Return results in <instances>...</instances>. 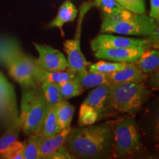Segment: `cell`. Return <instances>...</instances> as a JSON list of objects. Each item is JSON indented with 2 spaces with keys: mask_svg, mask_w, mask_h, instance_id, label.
Returning a JSON list of instances; mask_svg holds the SVG:
<instances>
[{
  "mask_svg": "<svg viewBox=\"0 0 159 159\" xmlns=\"http://www.w3.org/2000/svg\"><path fill=\"white\" fill-rule=\"evenodd\" d=\"M114 122L71 128L65 145L76 158H99L114 156Z\"/></svg>",
  "mask_w": 159,
  "mask_h": 159,
  "instance_id": "6da1fadb",
  "label": "cell"
},
{
  "mask_svg": "<svg viewBox=\"0 0 159 159\" xmlns=\"http://www.w3.org/2000/svg\"><path fill=\"white\" fill-rule=\"evenodd\" d=\"M35 63V58L26 54L16 39L0 37V65L7 68L11 77L22 88L38 85L33 75Z\"/></svg>",
  "mask_w": 159,
  "mask_h": 159,
  "instance_id": "7a4b0ae2",
  "label": "cell"
},
{
  "mask_svg": "<svg viewBox=\"0 0 159 159\" xmlns=\"http://www.w3.org/2000/svg\"><path fill=\"white\" fill-rule=\"evenodd\" d=\"M48 110L47 100L39 85L22 88L19 117L25 136L41 132Z\"/></svg>",
  "mask_w": 159,
  "mask_h": 159,
  "instance_id": "3957f363",
  "label": "cell"
},
{
  "mask_svg": "<svg viewBox=\"0 0 159 159\" xmlns=\"http://www.w3.org/2000/svg\"><path fill=\"white\" fill-rule=\"evenodd\" d=\"M150 96L144 82L125 83L112 85L108 105L111 112L136 115Z\"/></svg>",
  "mask_w": 159,
  "mask_h": 159,
  "instance_id": "277c9868",
  "label": "cell"
},
{
  "mask_svg": "<svg viewBox=\"0 0 159 159\" xmlns=\"http://www.w3.org/2000/svg\"><path fill=\"white\" fill-rule=\"evenodd\" d=\"M113 147L116 158H129L140 151L141 135L133 116L119 117L114 122Z\"/></svg>",
  "mask_w": 159,
  "mask_h": 159,
  "instance_id": "5b68a950",
  "label": "cell"
},
{
  "mask_svg": "<svg viewBox=\"0 0 159 159\" xmlns=\"http://www.w3.org/2000/svg\"><path fill=\"white\" fill-rule=\"evenodd\" d=\"M156 21L145 14L134 13L130 18L114 24L102 23L100 33L147 36L157 27Z\"/></svg>",
  "mask_w": 159,
  "mask_h": 159,
  "instance_id": "8992f818",
  "label": "cell"
},
{
  "mask_svg": "<svg viewBox=\"0 0 159 159\" xmlns=\"http://www.w3.org/2000/svg\"><path fill=\"white\" fill-rule=\"evenodd\" d=\"M19 116L14 88L0 71V122L6 128Z\"/></svg>",
  "mask_w": 159,
  "mask_h": 159,
  "instance_id": "52a82bcc",
  "label": "cell"
},
{
  "mask_svg": "<svg viewBox=\"0 0 159 159\" xmlns=\"http://www.w3.org/2000/svg\"><path fill=\"white\" fill-rule=\"evenodd\" d=\"M84 12L80 11V18L79 19V26L75 38L71 40H66L63 43V48L66 54L67 55V70L71 71L73 74L82 72L88 70L90 66L89 62L83 54L80 48V25L82 23Z\"/></svg>",
  "mask_w": 159,
  "mask_h": 159,
  "instance_id": "ba28073f",
  "label": "cell"
},
{
  "mask_svg": "<svg viewBox=\"0 0 159 159\" xmlns=\"http://www.w3.org/2000/svg\"><path fill=\"white\" fill-rule=\"evenodd\" d=\"M124 47H146L152 48V43L146 38L116 36L110 33H100L91 41V48L94 52L99 49L124 48Z\"/></svg>",
  "mask_w": 159,
  "mask_h": 159,
  "instance_id": "9c48e42d",
  "label": "cell"
},
{
  "mask_svg": "<svg viewBox=\"0 0 159 159\" xmlns=\"http://www.w3.org/2000/svg\"><path fill=\"white\" fill-rule=\"evenodd\" d=\"M39 53V58H35L40 67L49 71H60L67 69V60L65 55L58 49L47 44L33 43Z\"/></svg>",
  "mask_w": 159,
  "mask_h": 159,
  "instance_id": "30bf717a",
  "label": "cell"
},
{
  "mask_svg": "<svg viewBox=\"0 0 159 159\" xmlns=\"http://www.w3.org/2000/svg\"><path fill=\"white\" fill-rule=\"evenodd\" d=\"M146 47H124L99 49L94 52L95 57L99 59H106L111 61L119 63H133L136 62L142 55Z\"/></svg>",
  "mask_w": 159,
  "mask_h": 159,
  "instance_id": "8fae6325",
  "label": "cell"
},
{
  "mask_svg": "<svg viewBox=\"0 0 159 159\" xmlns=\"http://www.w3.org/2000/svg\"><path fill=\"white\" fill-rule=\"evenodd\" d=\"M111 85H101L95 87L94 90L89 93L86 99L83 101L85 104L90 105L97 111L99 120L110 116L111 114L108 105Z\"/></svg>",
  "mask_w": 159,
  "mask_h": 159,
  "instance_id": "7c38bea8",
  "label": "cell"
},
{
  "mask_svg": "<svg viewBox=\"0 0 159 159\" xmlns=\"http://www.w3.org/2000/svg\"><path fill=\"white\" fill-rule=\"evenodd\" d=\"M110 85L125 83H141L148 78L147 74L143 73L134 63H128L127 66L121 70L107 75Z\"/></svg>",
  "mask_w": 159,
  "mask_h": 159,
  "instance_id": "4fadbf2b",
  "label": "cell"
},
{
  "mask_svg": "<svg viewBox=\"0 0 159 159\" xmlns=\"http://www.w3.org/2000/svg\"><path fill=\"white\" fill-rule=\"evenodd\" d=\"M36 62V61H35ZM33 79L38 85L43 82H51L57 84L64 83L66 81L74 80L75 74H73L69 70L60 71H49L40 67L37 63L33 70Z\"/></svg>",
  "mask_w": 159,
  "mask_h": 159,
  "instance_id": "5bb4252c",
  "label": "cell"
},
{
  "mask_svg": "<svg viewBox=\"0 0 159 159\" xmlns=\"http://www.w3.org/2000/svg\"><path fill=\"white\" fill-rule=\"evenodd\" d=\"M71 127L63 129L57 134L43 139L40 148L39 159H49L52 154L57 148L65 144Z\"/></svg>",
  "mask_w": 159,
  "mask_h": 159,
  "instance_id": "9a60e30c",
  "label": "cell"
},
{
  "mask_svg": "<svg viewBox=\"0 0 159 159\" xmlns=\"http://www.w3.org/2000/svg\"><path fill=\"white\" fill-rule=\"evenodd\" d=\"M77 15V9L75 5L69 0H66L59 7L57 14L51 21L50 27H57L62 29L66 23L74 21Z\"/></svg>",
  "mask_w": 159,
  "mask_h": 159,
  "instance_id": "2e32d148",
  "label": "cell"
},
{
  "mask_svg": "<svg viewBox=\"0 0 159 159\" xmlns=\"http://www.w3.org/2000/svg\"><path fill=\"white\" fill-rule=\"evenodd\" d=\"M134 63L144 74L153 72L158 68V49L153 48L146 49L142 55L139 57L138 61Z\"/></svg>",
  "mask_w": 159,
  "mask_h": 159,
  "instance_id": "e0dca14e",
  "label": "cell"
},
{
  "mask_svg": "<svg viewBox=\"0 0 159 159\" xmlns=\"http://www.w3.org/2000/svg\"><path fill=\"white\" fill-rule=\"evenodd\" d=\"M57 120L61 130L71 127V122L74 116L75 108L67 99H61L54 106Z\"/></svg>",
  "mask_w": 159,
  "mask_h": 159,
  "instance_id": "ac0fdd59",
  "label": "cell"
},
{
  "mask_svg": "<svg viewBox=\"0 0 159 159\" xmlns=\"http://www.w3.org/2000/svg\"><path fill=\"white\" fill-rule=\"evenodd\" d=\"M75 80L84 89L95 88L101 85H110L107 75L91 72L88 70L75 74Z\"/></svg>",
  "mask_w": 159,
  "mask_h": 159,
  "instance_id": "d6986e66",
  "label": "cell"
},
{
  "mask_svg": "<svg viewBox=\"0 0 159 159\" xmlns=\"http://www.w3.org/2000/svg\"><path fill=\"white\" fill-rule=\"evenodd\" d=\"M21 130V123L19 117L6 127L5 131L0 136V157L10 146L18 140Z\"/></svg>",
  "mask_w": 159,
  "mask_h": 159,
  "instance_id": "ffe728a7",
  "label": "cell"
},
{
  "mask_svg": "<svg viewBox=\"0 0 159 159\" xmlns=\"http://www.w3.org/2000/svg\"><path fill=\"white\" fill-rule=\"evenodd\" d=\"M60 131H61V130L60 129L58 122H57L54 106L51 107L48 110L42 129L39 134L43 139H45L54 136Z\"/></svg>",
  "mask_w": 159,
  "mask_h": 159,
  "instance_id": "44dd1931",
  "label": "cell"
},
{
  "mask_svg": "<svg viewBox=\"0 0 159 159\" xmlns=\"http://www.w3.org/2000/svg\"><path fill=\"white\" fill-rule=\"evenodd\" d=\"M43 139L39 134L29 136L24 141V159H39L40 148Z\"/></svg>",
  "mask_w": 159,
  "mask_h": 159,
  "instance_id": "7402d4cb",
  "label": "cell"
},
{
  "mask_svg": "<svg viewBox=\"0 0 159 159\" xmlns=\"http://www.w3.org/2000/svg\"><path fill=\"white\" fill-rule=\"evenodd\" d=\"M44 95L49 109L55 106L62 99L60 93L59 85L55 83L43 82L39 85Z\"/></svg>",
  "mask_w": 159,
  "mask_h": 159,
  "instance_id": "603a6c76",
  "label": "cell"
},
{
  "mask_svg": "<svg viewBox=\"0 0 159 159\" xmlns=\"http://www.w3.org/2000/svg\"><path fill=\"white\" fill-rule=\"evenodd\" d=\"M128 63L119 62H107V61H99L94 64H90L89 66V71L100 73L103 75H109L114 71L121 70L128 66Z\"/></svg>",
  "mask_w": 159,
  "mask_h": 159,
  "instance_id": "cb8c5ba5",
  "label": "cell"
},
{
  "mask_svg": "<svg viewBox=\"0 0 159 159\" xmlns=\"http://www.w3.org/2000/svg\"><path fill=\"white\" fill-rule=\"evenodd\" d=\"M99 120L98 114L90 105L83 102L79 111V127L89 126L94 125Z\"/></svg>",
  "mask_w": 159,
  "mask_h": 159,
  "instance_id": "d4e9b609",
  "label": "cell"
},
{
  "mask_svg": "<svg viewBox=\"0 0 159 159\" xmlns=\"http://www.w3.org/2000/svg\"><path fill=\"white\" fill-rule=\"evenodd\" d=\"M59 85L60 93L63 99H67L80 95L85 89L75 80H70Z\"/></svg>",
  "mask_w": 159,
  "mask_h": 159,
  "instance_id": "484cf974",
  "label": "cell"
},
{
  "mask_svg": "<svg viewBox=\"0 0 159 159\" xmlns=\"http://www.w3.org/2000/svg\"><path fill=\"white\" fill-rule=\"evenodd\" d=\"M91 5L100 10L102 18L124 9L116 0H93Z\"/></svg>",
  "mask_w": 159,
  "mask_h": 159,
  "instance_id": "4316f807",
  "label": "cell"
},
{
  "mask_svg": "<svg viewBox=\"0 0 159 159\" xmlns=\"http://www.w3.org/2000/svg\"><path fill=\"white\" fill-rule=\"evenodd\" d=\"M119 5L125 9L136 13V14H144L145 0H116Z\"/></svg>",
  "mask_w": 159,
  "mask_h": 159,
  "instance_id": "83f0119b",
  "label": "cell"
},
{
  "mask_svg": "<svg viewBox=\"0 0 159 159\" xmlns=\"http://www.w3.org/2000/svg\"><path fill=\"white\" fill-rule=\"evenodd\" d=\"M5 159H24V142L17 140L0 157Z\"/></svg>",
  "mask_w": 159,
  "mask_h": 159,
  "instance_id": "f1b7e54d",
  "label": "cell"
},
{
  "mask_svg": "<svg viewBox=\"0 0 159 159\" xmlns=\"http://www.w3.org/2000/svg\"><path fill=\"white\" fill-rule=\"evenodd\" d=\"M77 158L74 155H72L69 152L68 149L66 147L65 144H63L60 148L52 154L49 159H73Z\"/></svg>",
  "mask_w": 159,
  "mask_h": 159,
  "instance_id": "f546056e",
  "label": "cell"
},
{
  "mask_svg": "<svg viewBox=\"0 0 159 159\" xmlns=\"http://www.w3.org/2000/svg\"><path fill=\"white\" fill-rule=\"evenodd\" d=\"M149 16L155 21L159 20V0H150V11Z\"/></svg>",
  "mask_w": 159,
  "mask_h": 159,
  "instance_id": "4dcf8cb0",
  "label": "cell"
},
{
  "mask_svg": "<svg viewBox=\"0 0 159 159\" xmlns=\"http://www.w3.org/2000/svg\"><path fill=\"white\" fill-rule=\"evenodd\" d=\"M150 79H151L150 80L151 84L153 85V86L156 89V86H157V88H158V73H157V74L154 75L153 76L151 77Z\"/></svg>",
  "mask_w": 159,
  "mask_h": 159,
  "instance_id": "1f68e13d",
  "label": "cell"
}]
</instances>
